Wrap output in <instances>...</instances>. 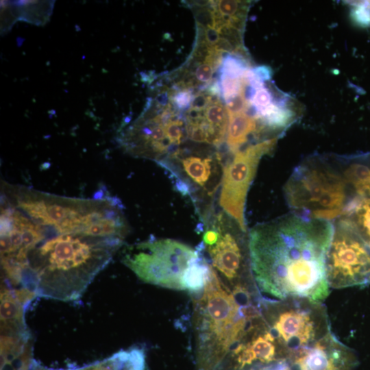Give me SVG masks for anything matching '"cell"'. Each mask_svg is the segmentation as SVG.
Segmentation results:
<instances>
[{
  "label": "cell",
  "instance_id": "1",
  "mask_svg": "<svg viewBox=\"0 0 370 370\" xmlns=\"http://www.w3.org/2000/svg\"><path fill=\"white\" fill-rule=\"evenodd\" d=\"M3 286L62 301L79 298L123 244L129 230L118 198L66 197L3 184Z\"/></svg>",
  "mask_w": 370,
  "mask_h": 370
},
{
  "label": "cell",
  "instance_id": "2",
  "mask_svg": "<svg viewBox=\"0 0 370 370\" xmlns=\"http://www.w3.org/2000/svg\"><path fill=\"white\" fill-rule=\"evenodd\" d=\"M332 221L289 214L249 231L252 275L268 297L322 302L329 295L325 261L332 238Z\"/></svg>",
  "mask_w": 370,
  "mask_h": 370
},
{
  "label": "cell",
  "instance_id": "3",
  "mask_svg": "<svg viewBox=\"0 0 370 370\" xmlns=\"http://www.w3.org/2000/svg\"><path fill=\"white\" fill-rule=\"evenodd\" d=\"M195 370H220L261 311L256 288H231L210 265L204 288L190 293Z\"/></svg>",
  "mask_w": 370,
  "mask_h": 370
},
{
  "label": "cell",
  "instance_id": "4",
  "mask_svg": "<svg viewBox=\"0 0 370 370\" xmlns=\"http://www.w3.org/2000/svg\"><path fill=\"white\" fill-rule=\"evenodd\" d=\"M292 214L332 221L342 216L352 194L335 156H313L295 168L284 186Z\"/></svg>",
  "mask_w": 370,
  "mask_h": 370
},
{
  "label": "cell",
  "instance_id": "5",
  "mask_svg": "<svg viewBox=\"0 0 370 370\" xmlns=\"http://www.w3.org/2000/svg\"><path fill=\"white\" fill-rule=\"evenodd\" d=\"M202 222V241L196 249L231 288L257 286L250 262L249 236L223 211H214Z\"/></svg>",
  "mask_w": 370,
  "mask_h": 370
},
{
  "label": "cell",
  "instance_id": "6",
  "mask_svg": "<svg viewBox=\"0 0 370 370\" xmlns=\"http://www.w3.org/2000/svg\"><path fill=\"white\" fill-rule=\"evenodd\" d=\"M262 309L281 358L312 345L331 332L322 302L299 298L277 299L264 295Z\"/></svg>",
  "mask_w": 370,
  "mask_h": 370
},
{
  "label": "cell",
  "instance_id": "7",
  "mask_svg": "<svg viewBox=\"0 0 370 370\" xmlns=\"http://www.w3.org/2000/svg\"><path fill=\"white\" fill-rule=\"evenodd\" d=\"M168 173L174 188L195 206L201 220L214 210L225 162L221 153L178 149L157 162Z\"/></svg>",
  "mask_w": 370,
  "mask_h": 370
},
{
  "label": "cell",
  "instance_id": "8",
  "mask_svg": "<svg viewBox=\"0 0 370 370\" xmlns=\"http://www.w3.org/2000/svg\"><path fill=\"white\" fill-rule=\"evenodd\" d=\"M199 253L182 242L151 238L127 247L122 261L142 281L185 290L184 278Z\"/></svg>",
  "mask_w": 370,
  "mask_h": 370
},
{
  "label": "cell",
  "instance_id": "9",
  "mask_svg": "<svg viewBox=\"0 0 370 370\" xmlns=\"http://www.w3.org/2000/svg\"><path fill=\"white\" fill-rule=\"evenodd\" d=\"M325 261L330 287L343 288L370 284V245L352 221L335 220Z\"/></svg>",
  "mask_w": 370,
  "mask_h": 370
},
{
  "label": "cell",
  "instance_id": "10",
  "mask_svg": "<svg viewBox=\"0 0 370 370\" xmlns=\"http://www.w3.org/2000/svg\"><path fill=\"white\" fill-rule=\"evenodd\" d=\"M279 138L257 142L232 153L224 164L219 204L247 232L245 210L247 193L261 158L275 147Z\"/></svg>",
  "mask_w": 370,
  "mask_h": 370
},
{
  "label": "cell",
  "instance_id": "11",
  "mask_svg": "<svg viewBox=\"0 0 370 370\" xmlns=\"http://www.w3.org/2000/svg\"><path fill=\"white\" fill-rule=\"evenodd\" d=\"M29 335L25 323V304L8 287L1 291V336Z\"/></svg>",
  "mask_w": 370,
  "mask_h": 370
},
{
  "label": "cell",
  "instance_id": "12",
  "mask_svg": "<svg viewBox=\"0 0 370 370\" xmlns=\"http://www.w3.org/2000/svg\"><path fill=\"white\" fill-rule=\"evenodd\" d=\"M251 135L262 137L258 123L254 116L246 112L229 117L226 142L232 153L240 150Z\"/></svg>",
  "mask_w": 370,
  "mask_h": 370
},
{
  "label": "cell",
  "instance_id": "13",
  "mask_svg": "<svg viewBox=\"0 0 370 370\" xmlns=\"http://www.w3.org/2000/svg\"><path fill=\"white\" fill-rule=\"evenodd\" d=\"M245 58L236 56H225L221 63V73L233 78H241L249 69Z\"/></svg>",
  "mask_w": 370,
  "mask_h": 370
},
{
  "label": "cell",
  "instance_id": "14",
  "mask_svg": "<svg viewBox=\"0 0 370 370\" xmlns=\"http://www.w3.org/2000/svg\"><path fill=\"white\" fill-rule=\"evenodd\" d=\"M249 99L251 106L255 108L254 117L259 116L275 103L272 92L265 87V84L256 89L254 88Z\"/></svg>",
  "mask_w": 370,
  "mask_h": 370
},
{
  "label": "cell",
  "instance_id": "15",
  "mask_svg": "<svg viewBox=\"0 0 370 370\" xmlns=\"http://www.w3.org/2000/svg\"><path fill=\"white\" fill-rule=\"evenodd\" d=\"M213 8L221 16H235L246 15L249 1L223 0L213 3Z\"/></svg>",
  "mask_w": 370,
  "mask_h": 370
},
{
  "label": "cell",
  "instance_id": "16",
  "mask_svg": "<svg viewBox=\"0 0 370 370\" xmlns=\"http://www.w3.org/2000/svg\"><path fill=\"white\" fill-rule=\"evenodd\" d=\"M247 85V83L243 77L233 78L221 74L219 88L225 101L241 92Z\"/></svg>",
  "mask_w": 370,
  "mask_h": 370
},
{
  "label": "cell",
  "instance_id": "17",
  "mask_svg": "<svg viewBox=\"0 0 370 370\" xmlns=\"http://www.w3.org/2000/svg\"><path fill=\"white\" fill-rule=\"evenodd\" d=\"M225 103L228 117L248 112L251 106L246 97V87L238 95L226 101Z\"/></svg>",
  "mask_w": 370,
  "mask_h": 370
},
{
  "label": "cell",
  "instance_id": "18",
  "mask_svg": "<svg viewBox=\"0 0 370 370\" xmlns=\"http://www.w3.org/2000/svg\"><path fill=\"white\" fill-rule=\"evenodd\" d=\"M211 6H196L192 7L197 26H199L204 29L215 28L216 23L214 15L213 8Z\"/></svg>",
  "mask_w": 370,
  "mask_h": 370
},
{
  "label": "cell",
  "instance_id": "19",
  "mask_svg": "<svg viewBox=\"0 0 370 370\" xmlns=\"http://www.w3.org/2000/svg\"><path fill=\"white\" fill-rule=\"evenodd\" d=\"M214 66L208 62H204L199 65L195 71V78L198 83L208 84L210 82L214 71Z\"/></svg>",
  "mask_w": 370,
  "mask_h": 370
},
{
  "label": "cell",
  "instance_id": "20",
  "mask_svg": "<svg viewBox=\"0 0 370 370\" xmlns=\"http://www.w3.org/2000/svg\"><path fill=\"white\" fill-rule=\"evenodd\" d=\"M193 99L192 92L189 90H178L171 98L173 105L181 110L190 107Z\"/></svg>",
  "mask_w": 370,
  "mask_h": 370
},
{
  "label": "cell",
  "instance_id": "21",
  "mask_svg": "<svg viewBox=\"0 0 370 370\" xmlns=\"http://www.w3.org/2000/svg\"><path fill=\"white\" fill-rule=\"evenodd\" d=\"M211 95L199 93L193 97L190 108L204 111L207 106L212 102Z\"/></svg>",
  "mask_w": 370,
  "mask_h": 370
},
{
  "label": "cell",
  "instance_id": "22",
  "mask_svg": "<svg viewBox=\"0 0 370 370\" xmlns=\"http://www.w3.org/2000/svg\"><path fill=\"white\" fill-rule=\"evenodd\" d=\"M220 38L219 34L215 28L204 29V40L212 48L217 43Z\"/></svg>",
  "mask_w": 370,
  "mask_h": 370
}]
</instances>
